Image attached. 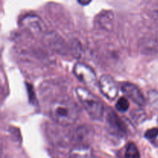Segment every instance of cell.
I'll use <instances>...</instances> for the list:
<instances>
[{
  "instance_id": "7c38bea8",
  "label": "cell",
  "mask_w": 158,
  "mask_h": 158,
  "mask_svg": "<svg viewBox=\"0 0 158 158\" xmlns=\"http://www.w3.org/2000/svg\"><path fill=\"white\" fill-rule=\"evenodd\" d=\"M140 152L134 143H129L126 147L124 158H140Z\"/></svg>"
},
{
  "instance_id": "9c48e42d",
  "label": "cell",
  "mask_w": 158,
  "mask_h": 158,
  "mask_svg": "<svg viewBox=\"0 0 158 158\" xmlns=\"http://www.w3.org/2000/svg\"><path fill=\"white\" fill-rule=\"evenodd\" d=\"M121 89L123 94L131 99L138 106H143L146 104V100L140 89L136 85L131 83H124L122 84Z\"/></svg>"
},
{
  "instance_id": "30bf717a",
  "label": "cell",
  "mask_w": 158,
  "mask_h": 158,
  "mask_svg": "<svg viewBox=\"0 0 158 158\" xmlns=\"http://www.w3.org/2000/svg\"><path fill=\"white\" fill-rule=\"evenodd\" d=\"M114 13L110 11H105L98 15L96 22L99 28L103 30L110 32L114 28Z\"/></svg>"
},
{
  "instance_id": "3957f363",
  "label": "cell",
  "mask_w": 158,
  "mask_h": 158,
  "mask_svg": "<svg viewBox=\"0 0 158 158\" xmlns=\"http://www.w3.org/2000/svg\"><path fill=\"white\" fill-rule=\"evenodd\" d=\"M21 26L29 34L35 37L43 35L46 29L43 20L35 15H27L23 17Z\"/></svg>"
},
{
  "instance_id": "52a82bcc",
  "label": "cell",
  "mask_w": 158,
  "mask_h": 158,
  "mask_svg": "<svg viewBox=\"0 0 158 158\" xmlns=\"http://www.w3.org/2000/svg\"><path fill=\"white\" fill-rule=\"evenodd\" d=\"M43 41L46 46L58 53L66 54L69 50L66 42L55 32H46L43 36Z\"/></svg>"
},
{
  "instance_id": "8fae6325",
  "label": "cell",
  "mask_w": 158,
  "mask_h": 158,
  "mask_svg": "<svg viewBox=\"0 0 158 158\" xmlns=\"http://www.w3.org/2000/svg\"><path fill=\"white\" fill-rule=\"evenodd\" d=\"M69 158H99L94 154L90 147H74L69 153Z\"/></svg>"
},
{
  "instance_id": "5bb4252c",
  "label": "cell",
  "mask_w": 158,
  "mask_h": 158,
  "mask_svg": "<svg viewBox=\"0 0 158 158\" xmlns=\"http://www.w3.org/2000/svg\"><path fill=\"white\" fill-rule=\"evenodd\" d=\"M131 116V118L136 123H140L141 122H143L146 119V114L141 109H137L133 110Z\"/></svg>"
},
{
  "instance_id": "4fadbf2b",
  "label": "cell",
  "mask_w": 158,
  "mask_h": 158,
  "mask_svg": "<svg viewBox=\"0 0 158 158\" xmlns=\"http://www.w3.org/2000/svg\"><path fill=\"white\" fill-rule=\"evenodd\" d=\"M69 51L72 52L73 56L76 58H80L82 54V46L80 42L77 40H73L69 46Z\"/></svg>"
},
{
  "instance_id": "e0dca14e",
  "label": "cell",
  "mask_w": 158,
  "mask_h": 158,
  "mask_svg": "<svg viewBox=\"0 0 158 158\" xmlns=\"http://www.w3.org/2000/svg\"><path fill=\"white\" fill-rule=\"evenodd\" d=\"M158 135V129L157 128H153V129H150L146 131L145 133V137L148 140H151V142L156 138V137Z\"/></svg>"
},
{
  "instance_id": "5b68a950",
  "label": "cell",
  "mask_w": 158,
  "mask_h": 158,
  "mask_svg": "<svg viewBox=\"0 0 158 158\" xmlns=\"http://www.w3.org/2000/svg\"><path fill=\"white\" fill-rule=\"evenodd\" d=\"M94 139V129L88 125H82L76 128L72 135L75 147H90Z\"/></svg>"
},
{
  "instance_id": "2e32d148",
  "label": "cell",
  "mask_w": 158,
  "mask_h": 158,
  "mask_svg": "<svg viewBox=\"0 0 158 158\" xmlns=\"http://www.w3.org/2000/svg\"><path fill=\"white\" fill-rule=\"evenodd\" d=\"M148 97H149V101L151 106L158 110V93L151 91L148 94Z\"/></svg>"
},
{
  "instance_id": "ba28073f",
  "label": "cell",
  "mask_w": 158,
  "mask_h": 158,
  "mask_svg": "<svg viewBox=\"0 0 158 158\" xmlns=\"http://www.w3.org/2000/svg\"><path fill=\"white\" fill-rule=\"evenodd\" d=\"M107 125L111 134L122 137L126 135V125L113 110L110 111L107 114Z\"/></svg>"
},
{
  "instance_id": "6da1fadb",
  "label": "cell",
  "mask_w": 158,
  "mask_h": 158,
  "mask_svg": "<svg viewBox=\"0 0 158 158\" xmlns=\"http://www.w3.org/2000/svg\"><path fill=\"white\" fill-rule=\"evenodd\" d=\"M49 115L59 124L70 126L78 120L80 109L77 103L70 99H60L51 104Z\"/></svg>"
},
{
  "instance_id": "d6986e66",
  "label": "cell",
  "mask_w": 158,
  "mask_h": 158,
  "mask_svg": "<svg viewBox=\"0 0 158 158\" xmlns=\"http://www.w3.org/2000/svg\"><path fill=\"white\" fill-rule=\"evenodd\" d=\"M152 143H154V146L157 147V148H158V135L157 136V137H156V138L154 139V140H153V141H152Z\"/></svg>"
},
{
  "instance_id": "8992f818",
  "label": "cell",
  "mask_w": 158,
  "mask_h": 158,
  "mask_svg": "<svg viewBox=\"0 0 158 158\" xmlns=\"http://www.w3.org/2000/svg\"><path fill=\"white\" fill-rule=\"evenodd\" d=\"M100 92L109 100H114L118 95V86L113 77L109 75L100 77L98 82Z\"/></svg>"
},
{
  "instance_id": "9a60e30c",
  "label": "cell",
  "mask_w": 158,
  "mask_h": 158,
  "mask_svg": "<svg viewBox=\"0 0 158 158\" xmlns=\"http://www.w3.org/2000/svg\"><path fill=\"white\" fill-rule=\"evenodd\" d=\"M129 101L124 97H121V98L119 99L117 105H116V108L120 112H125L129 109Z\"/></svg>"
},
{
  "instance_id": "ac0fdd59",
  "label": "cell",
  "mask_w": 158,
  "mask_h": 158,
  "mask_svg": "<svg viewBox=\"0 0 158 158\" xmlns=\"http://www.w3.org/2000/svg\"><path fill=\"white\" fill-rule=\"evenodd\" d=\"M27 85V89H28V94H29V100L32 103H35L36 102L35 100V93L33 91V88L31 85L29 84H26Z\"/></svg>"
},
{
  "instance_id": "7a4b0ae2",
  "label": "cell",
  "mask_w": 158,
  "mask_h": 158,
  "mask_svg": "<svg viewBox=\"0 0 158 158\" xmlns=\"http://www.w3.org/2000/svg\"><path fill=\"white\" fill-rule=\"evenodd\" d=\"M76 94L87 114L94 120H101L104 114L103 103L97 96L83 87L76 88Z\"/></svg>"
},
{
  "instance_id": "277c9868",
  "label": "cell",
  "mask_w": 158,
  "mask_h": 158,
  "mask_svg": "<svg viewBox=\"0 0 158 158\" xmlns=\"http://www.w3.org/2000/svg\"><path fill=\"white\" fill-rule=\"evenodd\" d=\"M73 73L80 81L85 85L93 87L97 84V79L96 73L88 65L82 63H77L73 67Z\"/></svg>"
},
{
  "instance_id": "ffe728a7",
  "label": "cell",
  "mask_w": 158,
  "mask_h": 158,
  "mask_svg": "<svg viewBox=\"0 0 158 158\" xmlns=\"http://www.w3.org/2000/svg\"><path fill=\"white\" fill-rule=\"evenodd\" d=\"M79 3H80V4H81V5H87V4H89V3H90V1L89 2H83V1H79L78 2Z\"/></svg>"
}]
</instances>
